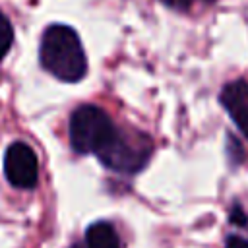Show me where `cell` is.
<instances>
[{"label": "cell", "mask_w": 248, "mask_h": 248, "mask_svg": "<svg viewBox=\"0 0 248 248\" xmlns=\"http://www.w3.org/2000/svg\"><path fill=\"white\" fill-rule=\"evenodd\" d=\"M151 153H153V143L145 134L124 132L116 128L112 138L95 155L107 169L124 174H134L147 165Z\"/></svg>", "instance_id": "2"}, {"label": "cell", "mask_w": 248, "mask_h": 248, "mask_svg": "<svg viewBox=\"0 0 248 248\" xmlns=\"http://www.w3.org/2000/svg\"><path fill=\"white\" fill-rule=\"evenodd\" d=\"M114 132L110 116L95 105H81L70 116V143L76 153H97Z\"/></svg>", "instance_id": "3"}, {"label": "cell", "mask_w": 248, "mask_h": 248, "mask_svg": "<svg viewBox=\"0 0 248 248\" xmlns=\"http://www.w3.org/2000/svg\"><path fill=\"white\" fill-rule=\"evenodd\" d=\"M219 101L236 128L248 138V83L242 79L227 83L219 93Z\"/></svg>", "instance_id": "5"}, {"label": "cell", "mask_w": 248, "mask_h": 248, "mask_svg": "<svg viewBox=\"0 0 248 248\" xmlns=\"http://www.w3.org/2000/svg\"><path fill=\"white\" fill-rule=\"evenodd\" d=\"M85 246L87 248H122L120 236L112 223L97 221L85 231Z\"/></svg>", "instance_id": "6"}, {"label": "cell", "mask_w": 248, "mask_h": 248, "mask_svg": "<svg viewBox=\"0 0 248 248\" xmlns=\"http://www.w3.org/2000/svg\"><path fill=\"white\" fill-rule=\"evenodd\" d=\"M205 2H215V0H205Z\"/></svg>", "instance_id": "11"}, {"label": "cell", "mask_w": 248, "mask_h": 248, "mask_svg": "<svg viewBox=\"0 0 248 248\" xmlns=\"http://www.w3.org/2000/svg\"><path fill=\"white\" fill-rule=\"evenodd\" d=\"M4 174L16 188H33L39 178V161L35 151L23 141H14L4 153Z\"/></svg>", "instance_id": "4"}, {"label": "cell", "mask_w": 248, "mask_h": 248, "mask_svg": "<svg viewBox=\"0 0 248 248\" xmlns=\"http://www.w3.org/2000/svg\"><path fill=\"white\" fill-rule=\"evenodd\" d=\"M161 2L172 10H188L192 0H161Z\"/></svg>", "instance_id": "10"}, {"label": "cell", "mask_w": 248, "mask_h": 248, "mask_svg": "<svg viewBox=\"0 0 248 248\" xmlns=\"http://www.w3.org/2000/svg\"><path fill=\"white\" fill-rule=\"evenodd\" d=\"M225 248H248V240L242 238V236H236V234H231L225 242Z\"/></svg>", "instance_id": "9"}, {"label": "cell", "mask_w": 248, "mask_h": 248, "mask_svg": "<svg viewBox=\"0 0 248 248\" xmlns=\"http://www.w3.org/2000/svg\"><path fill=\"white\" fill-rule=\"evenodd\" d=\"M41 64L62 81H79L87 72V58L78 33L62 23L46 27L41 39Z\"/></svg>", "instance_id": "1"}, {"label": "cell", "mask_w": 248, "mask_h": 248, "mask_svg": "<svg viewBox=\"0 0 248 248\" xmlns=\"http://www.w3.org/2000/svg\"><path fill=\"white\" fill-rule=\"evenodd\" d=\"M74 248H78V246H74Z\"/></svg>", "instance_id": "12"}, {"label": "cell", "mask_w": 248, "mask_h": 248, "mask_svg": "<svg viewBox=\"0 0 248 248\" xmlns=\"http://www.w3.org/2000/svg\"><path fill=\"white\" fill-rule=\"evenodd\" d=\"M12 43H14V29H12V23H10L8 17L0 12V60L8 54Z\"/></svg>", "instance_id": "7"}, {"label": "cell", "mask_w": 248, "mask_h": 248, "mask_svg": "<svg viewBox=\"0 0 248 248\" xmlns=\"http://www.w3.org/2000/svg\"><path fill=\"white\" fill-rule=\"evenodd\" d=\"M231 223L238 225V227H246L248 225V217L244 215V211L240 209V205H234V209H231Z\"/></svg>", "instance_id": "8"}]
</instances>
